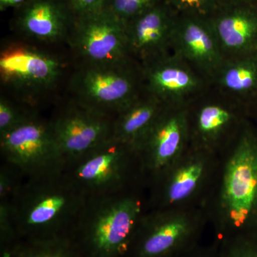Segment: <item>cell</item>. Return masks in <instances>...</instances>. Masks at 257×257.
Returning <instances> with one entry per match:
<instances>
[{"label": "cell", "instance_id": "10", "mask_svg": "<svg viewBox=\"0 0 257 257\" xmlns=\"http://www.w3.org/2000/svg\"><path fill=\"white\" fill-rule=\"evenodd\" d=\"M114 116L74 103L50 121L66 167L112 137Z\"/></svg>", "mask_w": 257, "mask_h": 257}, {"label": "cell", "instance_id": "17", "mask_svg": "<svg viewBox=\"0 0 257 257\" xmlns=\"http://www.w3.org/2000/svg\"><path fill=\"white\" fill-rule=\"evenodd\" d=\"M242 3H225L208 18L225 57L257 52V13Z\"/></svg>", "mask_w": 257, "mask_h": 257}, {"label": "cell", "instance_id": "1", "mask_svg": "<svg viewBox=\"0 0 257 257\" xmlns=\"http://www.w3.org/2000/svg\"><path fill=\"white\" fill-rule=\"evenodd\" d=\"M218 240L257 230V134L242 128L219 157L204 201Z\"/></svg>", "mask_w": 257, "mask_h": 257}, {"label": "cell", "instance_id": "25", "mask_svg": "<svg viewBox=\"0 0 257 257\" xmlns=\"http://www.w3.org/2000/svg\"><path fill=\"white\" fill-rule=\"evenodd\" d=\"M0 241L2 257L11 252L21 241L8 201H0Z\"/></svg>", "mask_w": 257, "mask_h": 257}, {"label": "cell", "instance_id": "21", "mask_svg": "<svg viewBox=\"0 0 257 257\" xmlns=\"http://www.w3.org/2000/svg\"><path fill=\"white\" fill-rule=\"evenodd\" d=\"M5 257H82L69 238L21 241Z\"/></svg>", "mask_w": 257, "mask_h": 257}, {"label": "cell", "instance_id": "18", "mask_svg": "<svg viewBox=\"0 0 257 257\" xmlns=\"http://www.w3.org/2000/svg\"><path fill=\"white\" fill-rule=\"evenodd\" d=\"M165 106L160 99L149 93L143 97L139 96L115 116L112 138L138 152L139 147Z\"/></svg>", "mask_w": 257, "mask_h": 257}, {"label": "cell", "instance_id": "31", "mask_svg": "<svg viewBox=\"0 0 257 257\" xmlns=\"http://www.w3.org/2000/svg\"><path fill=\"white\" fill-rule=\"evenodd\" d=\"M251 0H227L229 3H242V4H248Z\"/></svg>", "mask_w": 257, "mask_h": 257}, {"label": "cell", "instance_id": "5", "mask_svg": "<svg viewBox=\"0 0 257 257\" xmlns=\"http://www.w3.org/2000/svg\"><path fill=\"white\" fill-rule=\"evenodd\" d=\"M64 172L87 197L119 192L145 183L138 152L112 137L67 166Z\"/></svg>", "mask_w": 257, "mask_h": 257}, {"label": "cell", "instance_id": "27", "mask_svg": "<svg viewBox=\"0 0 257 257\" xmlns=\"http://www.w3.org/2000/svg\"><path fill=\"white\" fill-rule=\"evenodd\" d=\"M33 113L24 111L13 103L1 97L0 99V136L23 124Z\"/></svg>", "mask_w": 257, "mask_h": 257}, {"label": "cell", "instance_id": "14", "mask_svg": "<svg viewBox=\"0 0 257 257\" xmlns=\"http://www.w3.org/2000/svg\"><path fill=\"white\" fill-rule=\"evenodd\" d=\"M147 92L165 105L186 106L202 89L203 76L175 54H167L145 64Z\"/></svg>", "mask_w": 257, "mask_h": 257}, {"label": "cell", "instance_id": "12", "mask_svg": "<svg viewBox=\"0 0 257 257\" xmlns=\"http://www.w3.org/2000/svg\"><path fill=\"white\" fill-rule=\"evenodd\" d=\"M62 72V64L57 57L25 45L8 47L0 57L2 80L27 95L52 89Z\"/></svg>", "mask_w": 257, "mask_h": 257}, {"label": "cell", "instance_id": "30", "mask_svg": "<svg viewBox=\"0 0 257 257\" xmlns=\"http://www.w3.org/2000/svg\"><path fill=\"white\" fill-rule=\"evenodd\" d=\"M27 1L28 0H0V10L1 11H4L10 8L18 9Z\"/></svg>", "mask_w": 257, "mask_h": 257}, {"label": "cell", "instance_id": "24", "mask_svg": "<svg viewBox=\"0 0 257 257\" xmlns=\"http://www.w3.org/2000/svg\"><path fill=\"white\" fill-rule=\"evenodd\" d=\"M162 0H107L104 11L126 25Z\"/></svg>", "mask_w": 257, "mask_h": 257}, {"label": "cell", "instance_id": "23", "mask_svg": "<svg viewBox=\"0 0 257 257\" xmlns=\"http://www.w3.org/2000/svg\"><path fill=\"white\" fill-rule=\"evenodd\" d=\"M177 15L209 18L215 14L227 0H162Z\"/></svg>", "mask_w": 257, "mask_h": 257}, {"label": "cell", "instance_id": "22", "mask_svg": "<svg viewBox=\"0 0 257 257\" xmlns=\"http://www.w3.org/2000/svg\"><path fill=\"white\" fill-rule=\"evenodd\" d=\"M218 241L221 257H257V230Z\"/></svg>", "mask_w": 257, "mask_h": 257}, {"label": "cell", "instance_id": "19", "mask_svg": "<svg viewBox=\"0 0 257 257\" xmlns=\"http://www.w3.org/2000/svg\"><path fill=\"white\" fill-rule=\"evenodd\" d=\"M237 121L231 108L218 103H209L199 108L190 123V146L207 150L216 155L222 141Z\"/></svg>", "mask_w": 257, "mask_h": 257}, {"label": "cell", "instance_id": "20", "mask_svg": "<svg viewBox=\"0 0 257 257\" xmlns=\"http://www.w3.org/2000/svg\"><path fill=\"white\" fill-rule=\"evenodd\" d=\"M214 79L226 92L246 96L257 92V52L226 57Z\"/></svg>", "mask_w": 257, "mask_h": 257}, {"label": "cell", "instance_id": "7", "mask_svg": "<svg viewBox=\"0 0 257 257\" xmlns=\"http://www.w3.org/2000/svg\"><path fill=\"white\" fill-rule=\"evenodd\" d=\"M2 161L15 166L25 178L45 177L64 172L50 121L36 114L0 136Z\"/></svg>", "mask_w": 257, "mask_h": 257}, {"label": "cell", "instance_id": "13", "mask_svg": "<svg viewBox=\"0 0 257 257\" xmlns=\"http://www.w3.org/2000/svg\"><path fill=\"white\" fill-rule=\"evenodd\" d=\"M172 50L203 77L214 79L226 59L208 18L177 15Z\"/></svg>", "mask_w": 257, "mask_h": 257}, {"label": "cell", "instance_id": "26", "mask_svg": "<svg viewBox=\"0 0 257 257\" xmlns=\"http://www.w3.org/2000/svg\"><path fill=\"white\" fill-rule=\"evenodd\" d=\"M21 171L2 161L0 167V201H10L16 195L25 180Z\"/></svg>", "mask_w": 257, "mask_h": 257}, {"label": "cell", "instance_id": "11", "mask_svg": "<svg viewBox=\"0 0 257 257\" xmlns=\"http://www.w3.org/2000/svg\"><path fill=\"white\" fill-rule=\"evenodd\" d=\"M70 36L87 64L124 63L130 55L125 25L106 11L76 18Z\"/></svg>", "mask_w": 257, "mask_h": 257}, {"label": "cell", "instance_id": "29", "mask_svg": "<svg viewBox=\"0 0 257 257\" xmlns=\"http://www.w3.org/2000/svg\"><path fill=\"white\" fill-rule=\"evenodd\" d=\"M177 257H221V256L217 243L215 246L211 247H201L199 245L188 252L184 253Z\"/></svg>", "mask_w": 257, "mask_h": 257}, {"label": "cell", "instance_id": "4", "mask_svg": "<svg viewBox=\"0 0 257 257\" xmlns=\"http://www.w3.org/2000/svg\"><path fill=\"white\" fill-rule=\"evenodd\" d=\"M209 221L204 204L147 209L126 257L180 256L199 246Z\"/></svg>", "mask_w": 257, "mask_h": 257}, {"label": "cell", "instance_id": "28", "mask_svg": "<svg viewBox=\"0 0 257 257\" xmlns=\"http://www.w3.org/2000/svg\"><path fill=\"white\" fill-rule=\"evenodd\" d=\"M75 18L101 13L107 0H65Z\"/></svg>", "mask_w": 257, "mask_h": 257}, {"label": "cell", "instance_id": "8", "mask_svg": "<svg viewBox=\"0 0 257 257\" xmlns=\"http://www.w3.org/2000/svg\"><path fill=\"white\" fill-rule=\"evenodd\" d=\"M187 106L165 105L139 147L145 183L150 184L177 162L190 146Z\"/></svg>", "mask_w": 257, "mask_h": 257}, {"label": "cell", "instance_id": "2", "mask_svg": "<svg viewBox=\"0 0 257 257\" xmlns=\"http://www.w3.org/2000/svg\"><path fill=\"white\" fill-rule=\"evenodd\" d=\"M87 197L63 172L25 179L8 202L21 241L70 239Z\"/></svg>", "mask_w": 257, "mask_h": 257}, {"label": "cell", "instance_id": "3", "mask_svg": "<svg viewBox=\"0 0 257 257\" xmlns=\"http://www.w3.org/2000/svg\"><path fill=\"white\" fill-rule=\"evenodd\" d=\"M147 207L140 186L88 197L70 239L82 257H126Z\"/></svg>", "mask_w": 257, "mask_h": 257}, {"label": "cell", "instance_id": "16", "mask_svg": "<svg viewBox=\"0 0 257 257\" xmlns=\"http://www.w3.org/2000/svg\"><path fill=\"white\" fill-rule=\"evenodd\" d=\"M16 10V28L29 38L47 43L70 35L76 18L65 0H28Z\"/></svg>", "mask_w": 257, "mask_h": 257}, {"label": "cell", "instance_id": "6", "mask_svg": "<svg viewBox=\"0 0 257 257\" xmlns=\"http://www.w3.org/2000/svg\"><path fill=\"white\" fill-rule=\"evenodd\" d=\"M219 155L189 146L174 165L150 183V209H164L203 204L219 165ZM208 194V193H207Z\"/></svg>", "mask_w": 257, "mask_h": 257}, {"label": "cell", "instance_id": "15", "mask_svg": "<svg viewBox=\"0 0 257 257\" xmlns=\"http://www.w3.org/2000/svg\"><path fill=\"white\" fill-rule=\"evenodd\" d=\"M177 14L161 1L125 25L130 54L144 64L169 54Z\"/></svg>", "mask_w": 257, "mask_h": 257}, {"label": "cell", "instance_id": "9", "mask_svg": "<svg viewBox=\"0 0 257 257\" xmlns=\"http://www.w3.org/2000/svg\"><path fill=\"white\" fill-rule=\"evenodd\" d=\"M77 104L115 116L140 96L138 83L126 62L87 64L73 80Z\"/></svg>", "mask_w": 257, "mask_h": 257}]
</instances>
